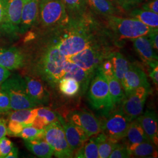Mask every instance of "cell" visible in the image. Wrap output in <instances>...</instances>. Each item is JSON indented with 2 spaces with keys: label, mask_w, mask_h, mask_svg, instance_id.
I'll return each instance as SVG.
<instances>
[{
  "label": "cell",
  "mask_w": 158,
  "mask_h": 158,
  "mask_svg": "<svg viewBox=\"0 0 158 158\" xmlns=\"http://www.w3.org/2000/svg\"><path fill=\"white\" fill-rule=\"evenodd\" d=\"M122 85L127 97L139 87L150 85L147 74L141 68L135 64L130 63L129 68L125 73Z\"/></svg>",
  "instance_id": "obj_12"
},
{
  "label": "cell",
  "mask_w": 158,
  "mask_h": 158,
  "mask_svg": "<svg viewBox=\"0 0 158 158\" xmlns=\"http://www.w3.org/2000/svg\"><path fill=\"white\" fill-rule=\"evenodd\" d=\"M7 121L5 119L0 118V139L6 136L7 131Z\"/></svg>",
  "instance_id": "obj_44"
},
{
  "label": "cell",
  "mask_w": 158,
  "mask_h": 158,
  "mask_svg": "<svg viewBox=\"0 0 158 158\" xmlns=\"http://www.w3.org/2000/svg\"><path fill=\"white\" fill-rule=\"evenodd\" d=\"M107 17V24L119 39L132 40L142 36H148L158 29L149 27L135 18H126L110 15Z\"/></svg>",
  "instance_id": "obj_1"
},
{
  "label": "cell",
  "mask_w": 158,
  "mask_h": 158,
  "mask_svg": "<svg viewBox=\"0 0 158 158\" xmlns=\"http://www.w3.org/2000/svg\"><path fill=\"white\" fill-rule=\"evenodd\" d=\"M18 155V149L17 147H13L10 152L8 153V155L6 156V158H17Z\"/></svg>",
  "instance_id": "obj_46"
},
{
  "label": "cell",
  "mask_w": 158,
  "mask_h": 158,
  "mask_svg": "<svg viewBox=\"0 0 158 158\" xmlns=\"http://www.w3.org/2000/svg\"><path fill=\"white\" fill-rule=\"evenodd\" d=\"M38 108L29 109H23L13 110L11 112H7V119L13 120L19 123L24 126H31L36 118Z\"/></svg>",
  "instance_id": "obj_23"
},
{
  "label": "cell",
  "mask_w": 158,
  "mask_h": 158,
  "mask_svg": "<svg viewBox=\"0 0 158 158\" xmlns=\"http://www.w3.org/2000/svg\"><path fill=\"white\" fill-rule=\"evenodd\" d=\"M142 9L158 14V0H153L142 6Z\"/></svg>",
  "instance_id": "obj_39"
},
{
  "label": "cell",
  "mask_w": 158,
  "mask_h": 158,
  "mask_svg": "<svg viewBox=\"0 0 158 158\" xmlns=\"http://www.w3.org/2000/svg\"><path fill=\"white\" fill-rule=\"evenodd\" d=\"M25 63V55L16 48H0V65L10 70L23 68Z\"/></svg>",
  "instance_id": "obj_16"
},
{
  "label": "cell",
  "mask_w": 158,
  "mask_h": 158,
  "mask_svg": "<svg viewBox=\"0 0 158 158\" xmlns=\"http://www.w3.org/2000/svg\"><path fill=\"white\" fill-rule=\"evenodd\" d=\"M118 2V3H119L120 2V1H121V0H117Z\"/></svg>",
  "instance_id": "obj_47"
},
{
  "label": "cell",
  "mask_w": 158,
  "mask_h": 158,
  "mask_svg": "<svg viewBox=\"0 0 158 158\" xmlns=\"http://www.w3.org/2000/svg\"><path fill=\"white\" fill-rule=\"evenodd\" d=\"M23 77L26 92L31 100L37 106H44L50 101V94L37 77L25 76Z\"/></svg>",
  "instance_id": "obj_13"
},
{
  "label": "cell",
  "mask_w": 158,
  "mask_h": 158,
  "mask_svg": "<svg viewBox=\"0 0 158 158\" xmlns=\"http://www.w3.org/2000/svg\"><path fill=\"white\" fill-rule=\"evenodd\" d=\"M131 122L120 108L110 115L104 124H102V130L109 138L118 142L125 138Z\"/></svg>",
  "instance_id": "obj_8"
},
{
  "label": "cell",
  "mask_w": 158,
  "mask_h": 158,
  "mask_svg": "<svg viewBox=\"0 0 158 158\" xmlns=\"http://www.w3.org/2000/svg\"><path fill=\"white\" fill-rule=\"evenodd\" d=\"M96 138L98 142L99 158H109L113 150L117 146L118 142L109 138L104 133H99Z\"/></svg>",
  "instance_id": "obj_28"
},
{
  "label": "cell",
  "mask_w": 158,
  "mask_h": 158,
  "mask_svg": "<svg viewBox=\"0 0 158 158\" xmlns=\"http://www.w3.org/2000/svg\"><path fill=\"white\" fill-rule=\"evenodd\" d=\"M107 57L113 64L114 76L122 85L125 74L129 68L130 62L118 52L110 53Z\"/></svg>",
  "instance_id": "obj_21"
},
{
  "label": "cell",
  "mask_w": 158,
  "mask_h": 158,
  "mask_svg": "<svg viewBox=\"0 0 158 158\" xmlns=\"http://www.w3.org/2000/svg\"><path fill=\"white\" fill-rule=\"evenodd\" d=\"M11 108L10 99L6 91L0 88V114L8 112Z\"/></svg>",
  "instance_id": "obj_36"
},
{
  "label": "cell",
  "mask_w": 158,
  "mask_h": 158,
  "mask_svg": "<svg viewBox=\"0 0 158 158\" xmlns=\"http://www.w3.org/2000/svg\"><path fill=\"white\" fill-rule=\"evenodd\" d=\"M125 138L128 141L127 145L143 142L151 141L136 118L131 121Z\"/></svg>",
  "instance_id": "obj_24"
},
{
  "label": "cell",
  "mask_w": 158,
  "mask_h": 158,
  "mask_svg": "<svg viewBox=\"0 0 158 158\" xmlns=\"http://www.w3.org/2000/svg\"><path fill=\"white\" fill-rule=\"evenodd\" d=\"M44 130V139L53 148V155L56 157H73L74 152L68 143L62 126L59 120L48 125Z\"/></svg>",
  "instance_id": "obj_4"
},
{
  "label": "cell",
  "mask_w": 158,
  "mask_h": 158,
  "mask_svg": "<svg viewBox=\"0 0 158 158\" xmlns=\"http://www.w3.org/2000/svg\"><path fill=\"white\" fill-rule=\"evenodd\" d=\"M6 135L11 136H19L24 126L22 124L13 120L7 121Z\"/></svg>",
  "instance_id": "obj_34"
},
{
  "label": "cell",
  "mask_w": 158,
  "mask_h": 158,
  "mask_svg": "<svg viewBox=\"0 0 158 158\" xmlns=\"http://www.w3.org/2000/svg\"><path fill=\"white\" fill-rule=\"evenodd\" d=\"M58 86L63 94L68 97L76 96L81 90L79 82L71 78H62L60 80Z\"/></svg>",
  "instance_id": "obj_31"
},
{
  "label": "cell",
  "mask_w": 158,
  "mask_h": 158,
  "mask_svg": "<svg viewBox=\"0 0 158 158\" xmlns=\"http://www.w3.org/2000/svg\"><path fill=\"white\" fill-rule=\"evenodd\" d=\"M131 154L128 148L127 144H119L118 143L117 146L113 150V152L110 155V158H130Z\"/></svg>",
  "instance_id": "obj_35"
},
{
  "label": "cell",
  "mask_w": 158,
  "mask_h": 158,
  "mask_svg": "<svg viewBox=\"0 0 158 158\" xmlns=\"http://www.w3.org/2000/svg\"><path fill=\"white\" fill-rule=\"evenodd\" d=\"M57 117L62 126L66 140L70 148L73 152L77 151L89 139V136L83 129L68 121H66L59 114H57Z\"/></svg>",
  "instance_id": "obj_14"
},
{
  "label": "cell",
  "mask_w": 158,
  "mask_h": 158,
  "mask_svg": "<svg viewBox=\"0 0 158 158\" xmlns=\"http://www.w3.org/2000/svg\"><path fill=\"white\" fill-rule=\"evenodd\" d=\"M13 147L14 144L6 136L0 139V158H6Z\"/></svg>",
  "instance_id": "obj_37"
},
{
  "label": "cell",
  "mask_w": 158,
  "mask_h": 158,
  "mask_svg": "<svg viewBox=\"0 0 158 158\" xmlns=\"http://www.w3.org/2000/svg\"><path fill=\"white\" fill-rule=\"evenodd\" d=\"M6 91L10 99L12 110L29 109L38 107L28 96L25 86L23 77L18 74L10 76L0 85Z\"/></svg>",
  "instance_id": "obj_2"
},
{
  "label": "cell",
  "mask_w": 158,
  "mask_h": 158,
  "mask_svg": "<svg viewBox=\"0 0 158 158\" xmlns=\"http://www.w3.org/2000/svg\"><path fill=\"white\" fill-rule=\"evenodd\" d=\"M96 75L91 82L88 91V98L93 107L107 114L113 109L110 95L107 79L100 69H97Z\"/></svg>",
  "instance_id": "obj_3"
},
{
  "label": "cell",
  "mask_w": 158,
  "mask_h": 158,
  "mask_svg": "<svg viewBox=\"0 0 158 158\" xmlns=\"http://www.w3.org/2000/svg\"><path fill=\"white\" fill-rule=\"evenodd\" d=\"M39 14L45 27L66 23L68 19L66 7L60 0H39Z\"/></svg>",
  "instance_id": "obj_6"
},
{
  "label": "cell",
  "mask_w": 158,
  "mask_h": 158,
  "mask_svg": "<svg viewBox=\"0 0 158 158\" xmlns=\"http://www.w3.org/2000/svg\"><path fill=\"white\" fill-rule=\"evenodd\" d=\"M98 69L102 71V73L104 74L106 77L114 76L113 64L107 57L102 61Z\"/></svg>",
  "instance_id": "obj_38"
},
{
  "label": "cell",
  "mask_w": 158,
  "mask_h": 158,
  "mask_svg": "<svg viewBox=\"0 0 158 158\" xmlns=\"http://www.w3.org/2000/svg\"><path fill=\"white\" fill-rule=\"evenodd\" d=\"M150 88V85L139 87L125 97L121 109L130 121L137 118L143 112Z\"/></svg>",
  "instance_id": "obj_9"
},
{
  "label": "cell",
  "mask_w": 158,
  "mask_h": 158,
  "mask_svg": "<svg viewBox=\"0 0 158 158\" xmlns=\"http://www.w3.org/2000/svg\"><path fill=\"white\" fill-rule=\"evenodd\" d=\"M149 76L152 79L154 84L158 86V65L153 68H150Z\"/></svg>",
  "instance_id": "obj_43"
},
{
  "label": "cell",
  "mask_w": 158,
  "mask_h": 158,
  "mask_svg": "<svg viewBox=\"0 0 158 158\" xmlns=\"http://www.w3.org/2000/svg\"><path fill=\"white\" fill-rule=\"evenodd\" d=\"M106 78L107 79L110 95L114 108L124 100V90L120 81L114 76Z\"/></svg>",
  "instance_id": "obj_26"
},
{
  "label": "cell",
  "mask_w": 158,
  "mask_h": 158,
  "mask_svg": "<svg viewBox=\"0 0 158 158\" xmlns=\"http://www.w3.org/2000/svg\"><path fill=\"white\" fill-rule=\"evenodd\" d=\"M67 120L85 131L89 137L98 135L102 131V123L93 114L85 110L69 113Z\"/></svg>",
  "instance_id": "obj_11"
},
{
  "label": "cell",
  "mask_w": 158,
  "mask_h": 158,
  "mask_svg": "<svg viewBox=\"0 0 158 158\" xmlns=\"http://www.w3.org/2000/svg\"><path fill=\"white\" fill-rule=\"evenodd\" d=\"M134 49L142 60L150 68L158 66V56L148 36H142L131 40Z\"/></svg>",
  "instance_id": "obj_15"
},
{
  "label": "cell",
  "mask_w": 158,
  "mask_h": 158,
  "mask_svg": "<svg viewBox=\"0 0 158 158\" xmlns=\"http://www.w3.org/2000/svg\"><path fill=\"white\" fill-rule=\"evenodd\" d=\"M39 14V0H24L19 34H25L37 19Z\"/></svg>",
  "instance_id": "obj_17"
},
{
  "label": "cell",
  "mask_w": 158,
  "mask_h": 158,
  "mask_svg": "<svg viewBox=\"0 0 158 158\" xmlns=\"http://www.w3.org/2000/svg\"><path fill=\"white\" fill-rule=\"evenodd\" d=\"M10 70L0 65V85L11 76Z\"/></svg>",
  "instance_id": "obj_42"
},
{
  "label": "cell",
  "mask_w": 158,
  "mask_h": 158,
  "mask_svg": "<svg viewBox=\"0 0 158 158\" xmlns=\"http://www.w3.org/2000/svg\"><path fill=\"white\" fill-rule=\"evenodd\" d=\"M64 75L63 78H71L79 82L80 89L83 92L87 90L90 84L92 76L83 69L80 68L73 63L66 60L64 66Z\"/></svg>",
  "instance_id": "obj_19"
},
{
  "label": "cell",
  "mask_w": 158,
  "mask_h": 158,
  "mask_svg": "<svg viewBox=\"0 0 158 158\" xmlns=\"http://www.w3.org/2000/svg\"><path fill=\"white\" fill-rule=\"evenodd\" d=\"M66 9L73 14L80 15L85 11L86 6V0H60Z\"/></svg>",
  "instance_id": "obj_32"
},
{
  "label": "cell",
  "mask_w": 158,
  "mask_h": 158,
  "mask_svg": "<svg viewBox=\"0 0 158 158\" xmlns=\"http://www.w3.org/2000/svg\"><path fill=\"white\" fill-rule=\"evenodd\" d=\"M142 0H121L119 3L120 6H122L125 10H128L131 8L140 3Z\"/></svg>",
  "instance_id": "obj_40"
},
{
  "label": "cell",
  "mask_w": 158,
  "mask_h": 158,
  "mask_svg": "<svg viewBox=\"0 0 158 158\" xmlns=\"http://www.w3.org/2000/svg\"><path fill=\"white\" fill-rule=\"evenodd\" d=\"M131 156L138 158H155L158 152L155 145L151 141H147L127 145Z\"/></svg>",
  "instance_id": "obj_22"
},
{
  "label": "cell",
  "mask_w": 158,
  "mask_h": 158,
  "mask_svg": "<svg viewBox=\"0 0 158 158\" xmlns=\"http://www.w3.org/2000/svg\"><path fill=\"white\" fill-rule=\"evenodd\" d=\"M56 121H58L57 114L51 110L49 108L40 107L38 108L37 115L31 126L37 129L42 130L44 129L52 123Z\"/></svg>",
  "instance_id": "obj_25"
},
{
  "label": "cell",
  "mask_w": 158,
  "mask_h": 158,
  "mask_svg": "<svg viewBox=\"0 0 158 158\" xmlns=\"http://www.w3.org/2000/svg\"><path fill=\"white\" fill-rule=\"evenodd\" d=\"M6 6V0H0V26L4 18Z\"/></svg>",
  "instance_id": "obj_45"
},
{
  "label": "cell",
  "mask_w": 158,
  "mask_h": 158,
  "mask_svg": "<svg viewBox=\"0 0 158 158\" xmlns=\"http://www.w3.org/2000/svg\"><path fill=\"white\" fill-rule=\"evenodd\" d=\"M76 158H99L98 151V142L96 137L91 138L88 141L85 142L84 145L77 150L75 154Z\"/></svg>",
  "instance_id": "obj_30"
},
{
  "label": "cell",
  "mask_w": 158,
  "mask_h": 158,
  "mask_svg": "<svg viewBox=\"0 0 158 158\" xmlns=\"http://www.w3.org/2000/svg\"><path fill=\"white\" fill-rule=\"evenodd\" d=\"M45 130H39L33 126H26L23 128L19 137L24 141L37 139H44Z\"/></svg>",
  "instance_id": "obj_33"
},
{
  "label": "cell",
  "mask_w": 158,
  "mask_h": 158,
  "mask_svg": "<svg viewBox=\"0 0 158 158\" xmlns=\"http://www.w3.org/2000/svg\"><path fill=\"white\" fill-rule=\"evenodd\" d=\"M23 2L24 0H6L5 15L0 26L4 33L8 35L19 34Z\"/></svg>",
  "instance_id": "obj_10"
},
{
  "label": "cell",
  "mask_w": 158,
  "mask_h": 158,
  "mask_svg": "<svg viewBox=\"0 0 158 158\" xmlns=\"http://www.w3.org/2000/svg\"><path fill=\"white\" fill-rule=\"evenodd\" d=\"M109 53L110 52L102 51L97 46L93 45L73 56L66 57V60L73 63L93 76L102 61L108 56Z\"/></svg>",
  "instance_id": "obj_7"
},
{
  "label": "cell",
  "mask_w": 158,
  "mask_h": 158,
  "mask_svg": "<svg viewBox=\"0 0 158 158\" xmlns=\"http://www.w3.org/2000/svg\"><path fill=\"white\" fill-rule=\"evenodd\" d=\"M148 38L150 40L151 44L152 45L153 48L155 50H158V29L155 30L154 31H153L152 32H151V34H149L148 35Z\"/></svg>",
  "instance_id": "obj_41"
},
{
  "label": "cell",
  "mask_w": 158,
  "mask_h": 158,
  "mask_svg": "<svg viewBox=\"0 0 158 158\" xmlns=\"http://www.w3.org/2000/svg\"><path fill=\"white\" fill-rule=\"evenodd\" d=\"M24 144L29 151L37 157L50 158L53 155V149L45 139L24 141Z\"/></svg>",
  "instance_id": "obj_20"
},
{
  "label": "cell",
  "mask_w": 158,
  "mask_h": 158,
  "mask_svg": "<svg viewBox=\"0 0 158 158\" xmlns=\"http://www.w3.org/2000/svg\"><path fill=\"white\" fill-rule=\"evenodd\" d=\"M130 16L141 21L149 27L158 29V14L145 10L135 9L130 13Z\"/></svg>",
  "instance_id": "obj_27"
},
{
  "label": "cell",
  "mask_w": 158,
  "mask_h": 158,
  "mask_svg": "<svg viewBox=\"0 0 158 158\" xmlns=\"http://www.w3.org/2000/svg\"><path fill=\"white\" fill-rule=\"evenodd\" d=\"M55 42L60 53L66 57L73 56L87 48L95 45L91 36L82 31H71Z\"/></svg>",
  "instance_id": "obj_5"
},
{
  "label": "cell",
  "mask_w": 158,
  "mask_h": 158,
  "mask_svg": "<svg viewBox=\"0 0 158 158\" xmlns=\"http://www.w3.org/2000/svg\"><path fill=\"white\" fill-rule=\"evenodd\" d=\"M87 5L96 12L103 16L114 15L116 12V8L108 0H86Z\"/></svg>",
  "instance_id": "obj_29"
},
{
  "label": "cell",
  "mask_w": 158,
  "mask_h": 158,
  "mask_svg": "<svg viewBox=\"0 0 158 158\" xmlns=\"http://www.w3.org/2000/svg\"><path fill=\"white\" fill-rule=\"evenodd\" d=\"M136 118L149 139L158 147V118L156 113L152 110H147Z\"/></svg>",
  "instance_id": "obj_18"
}]
</instances>
